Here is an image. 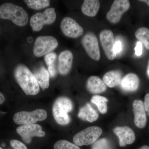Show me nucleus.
Listing matches in <instances>:
<instances>
[{
    "mask_svg": "<svg viewBox=\"0 0 149 149\" xmlns=\"http://www.w3.org/2000/svg\"><path fill=\"white\" fill-rule=\"evenodd\" d=\"M14 75L17 82L26 95H35L39 93L40 86L35 75L24 65L19 64L16 66Z\"/></svg>",
    "mask_w": 149,
    "mask_h": 149,
    "instance_id": "f257e3e1",
    "label": "nucleus"
},
{
    "mask_svg": "<svg viewBox=\"0 0 149 149\" xmlns=\"http://www.w3.org/2000/svg\"><path fill=\"white\" fill-rule=\"evenodd\" d=\"M0 18L10 20L20 27L27 25L29 19L25 10L10 3H5L0 6Z\"/></svg>",
    "mask_w": 149,
    "mask_h": 149,
    "instance_id": "f03ea898",
    "label": "nucleus"
},
{
    "mask_svg": "<svg viewBox=\"0 0 149 149\" xmlns=\"http://www.w3.org/2000/svg\"><path fill=\"white\" fill-rule=\"evenodd\" d=\"M73 109L72 101L66 97H60L53 106L52 112L56 122L61 125H66L70 122L68 113Z\"/></svg>",
    "mask_w": 149,
    "mask_h": 149,
    "instance_id": "7ed1b4c3",
    "label": "nucleus"
},
{
    "mask_svg": "<svg viewBox=\"0 0 149 149\" xmlns=\"http://www.w3.org/2000/svg\"><path fill=\"white\" fill-rule=\"evenodd\" d=\"M102 133L101 128L98 126H91L74 135L73 141L75 145L79 146H89L96 142Z\"/></svg>",
    "mask_w": 149,
    "mask_h": 149,
    "instance_id": "20e7f679",
    "label": "nucleus"
},
{
    "mask_svg": "<svg viewBox=\"0 0 149 149\" xmlns=\"http://www.w3.org/2000/svg\"><path fill=\"white\" fill-rule=\"evenodd\" d=\"M56 13L53 8L46 9L43 12L37 13L31 17L30 25L35 32L40 31L45 24H52L55 21Z\"/></svg>",
    "mask_w": 149,
    "mask_h": 149,
    "instance_id": "39448f33",
    "label": "nucleus"
},
{
    "mask_svg": "<svg viewBox=\"0 0 149 149\" xmlns=\"http://www.w3.org/2000/svg\"><path fill=\"white\" fill-rule=\"evenodd\" d=\"M58 42L54 37L51 36H42L37 37L33 47V53L40 57L50 53L58 46Z\"/></svg>",
    "mask_w": 149,
    "mask_h": 149,
    "instance_id": "423d86ee",
    "label": "nucleus"
},
{
    "mask_svg": "<svg viewBox=\"0 0 149 149\" xmlns=\"http://www.w3.org/2000/svg\"><path fill=\"white\" fill-rule=\"evenodd\" d=\"M47 116V111L42 109H37L32 111H20L13 116V120L19 125L34 124L38 121H42Z\"/></svg>",
    "mask_w": 149,
    "mask_h": 149,
    "instance_id": "0eeeda50",
    "label": "nucleus"
},
{
    "mask_svg": "<svg viewBox=\"0 0 149 149\" xmlns=\"http://www.w3.org/2000/svg\"><path fill=\"white\" fill-rule=\"evenodd\" d=\"M130 3L128 0H115L106 15L108 21L112 24L118 23L123 14L128 10Z\"/></svg>",
    "mask_w": 149,
    "mask_h": 149,
    "instance_id": "6e6552de",
    "label": "nucleus"
},
{
    "mask_svg": "<svg viewBox=\"0 0 149 149\" xmlns=\"http://www.w3.org/2000/svg\"><path fill=\"white\" fill-rule=\"evenodd\" d=\"M81 43L86 52L91 58L96 61L100 60V52L97 38L95 34L93 32H88L83 36Z\"/></svg>",
    "mask_w": 149,
    "mask_h": 149,
    "instance_id": "1a4fd4ad",
    "label": "nucleus"
},
{
    "mask_svg": "<svg viewBox=\"0 0 149 149\" xmlns=\"http://www.w3.org/2000/svg\"><path fill=\"white\" fill-rule=\"evenodd\" d=\"M16 132L27 144L31 143L33 137H43L45 136V133L42 130L41 125L35 123L19 126L17 128Z\"/></svg>",
    "mask_w": 149,
    "mask_h": 149,
    "instance_id": "9d476101",
    "label": "nucleus"
},
{
    "mask_svg": "<svg viewBox=\"0 0 149 149\" xmlns=\"http://www.w3.org/2000/svg\"><path fill=\"white\" fill-rule=\"evenodd\" d=\"M100 40L107 58L110 60H113L116 58V54L113 52L115 40L113 33L109 29H104L100 33Z\"/></svg>",
    "mask_w": 149,
    "mask_h": 149,
    "instance_id": "9b49d317",
    "label": "nucleus"
},
{
    "mask_svg": "<svg viewBox=\"0 0 149 149\" xmlns=\"http://www.w3.org/2000/svg\"><path fill=\"white\" fill-rule=\"evenodd\" d=\"M61 29L63 33L66 37L72 38H77L83 35V27L70 17H64L61 23Z\"/></svg>",
    "mask_w": 149,
    "mask_h": 149,
    "instance_id": "f8f14e48",
    "label": "nucleus"
},
{
    "mask_svg": "<svg viewBox=\"0 0 149 149\" xmlns=\"http://www.w3.org/2000/svg\"><path fill=\"white\" fill-rule=\"evenodd\" d=\"M134 114V123L138 128H144L147 123V116L144 103L141 100H136L133 103Z\"/></svg>",
    "mask_w": 149,
    "mask_h": 149,
    "instance_id": "ddd939ff",
    "label": "nucleus"
},
{
    "mask_svg": "<svg viewBox=\"0 0 149 149\" xmlns=\"http://www.w3.org/2000/svg\"><path fill=\"white\" fill-rule=\"evenodd\" d=\"M113 132L118 137L121 147L133 143L136 139L134 131L127 126L116 127L113 129Z\"/></svg>",
    "mask_w": 149,
    "mask_h": 149,
    "instance_id": "4468645a",
    "label": "nucleus"
},
{
    "mask_svg": "<svg viewBox=\"0 0 149 149\" xmlns=\"http://www.w3.org/2000/svg\"><path fill=\"white\" fill-rule=\"evenodd\" d=\"M73 56L71 51L62 52L58 57V72L61 75H66L72 68Z\"/></svg>",
    "mask_w": 149,
    "mask_h": 149,
    "instance_id": "2eb2a0df",
    "label": "nucleus"
},
{
    "mask_svg": "<svg viewBox=\"0 0 149 149\" xmlns=\"http://www.w3.org/2000/svg\"><path fill=\"white\" fill-rule=\"evenodd\" d=\"M140 81L138 76L134 73L126 74L120 82L121 88L127 92H134L139 88Z\"/></svg>",
    "mask_w": 149,
    "mask_h": 149,
    "instance_id": "dca6fc26",
    "label": "nucleus"
},
{
    "mask_svg": "<svg viewBox=\"0 0 149 149\" xmlns=\"http://www.w3.org/2000/svg\"><path fill=\"white\" fill-rule=\"evenodd\" d=\"M86 87L89 92L93 94H100L103 93L107 90L106 85L98 77L91 76L88 78Z\"/></svg>",
    "mask_w": 149,
    "mask_h": 149,
    "instance_id": "f3484780",
    "label": "nucleus"
},
{
    "mask_svg": "<svg viewBox=\"0 0 149 149\" xmlns=\"http://www.w3.org/2000/svg\"><path fill=\"white\" fill-rule=\"evenodd\" d=\"M78 116L82 120L92 123L97 120L99 114L91 104L88 103L80 109Z\"/></svg>",
    "mask_w": 149,
    "mask_h": 149,
    "instance_id": "a211bd4d",
    "label": "nucleus"
},
{
    "mask_svg": "<svg viewBox=\"0 0 149 149\" xmlns=\"http://www.w3.org/2000/svg\"><path fill=\"white\" fill-rule=\"evenodd\" d=\"M121 76L122 74L119 70H111L104 74L103 81L109 88H114L120 83L122 80Z\"/></svg>",
    "mask_w": 149,
    "mask_h": 149,
    "instance_id": "6ab92c4d",
    "label": "nucleus"
},
{
    "mask_svg": "<svg viewBox=\"0 0 149 149\" xmlns=\"http://www.w3.org/2000/svg\"><path fill=\"white\" fill-rule=\"evenodd\" d=\"M100 8V3L98 0H85L81 7V10L85 15L93 17L98 13Z\"/></svg>",
    "mask_w": 149,
    "mask_h": 149,
    "instance_id": "aec40b11",
    "label": "nucleus"
},
{
    "mask_svg": "<svg viewBox=\"0 0 149 149\" xmlns=\"http://www.w3.org/2000/svg\"><path fill=\"white\" fill-rule=\"evenodd\" d=\"M35 78L39 86L43 91L47 89L49 85V74L44 67L40 68L34 73Z\"/></svg>",
    "mask_w": 149,
    "mask_h": 149,
    "instance_id": "412c9836",
    "label": "nucleus"
},
{
    "mask_svg": "<svg viewBox=\"0 0 149 149\" xmlns=\"http://www.w3.org/2000/svg\"><path fill=\"white\" fill-rule=\"evenodd\" d=\"M56 57V54L54 52L48 54L45 57V61L48 67V72L52 77H54L56 74L55 66Z\"/></svg>",
    "mask_w": 149,
    "mask_h": 149,
    "instance_id": "4be33fe9",
    "label": "nucleus"
},
{
    "mask_svg": "<svg viewBox=\"0 0 149 149\" xmlns=\"http://www.w3.org/2000/svg\"><path fill=\"white\" fill-rule=\"evenodd\" d=\"M136 38L143 44L145 47L149 50V29L147 27H141L135 32Z\"/></svg>",
    "mask_w": 149,
    "mask_h": 149,
    "instance_id": "5701e85b",
    "label": "nucleus"
},
{
    "mask_svg": "<svg viewBox=\"0 0 149 149\" xmlns=\"http://www.w3.org/2000/svg\"><path fill=\"white\" fill-rule=\"evenodd\" d=\"M108 101L107 98L98 95L93 96L91 100V102L95 104L100 111L103 114L106 113L107 111V103Z\"/></svg>",
    "mask_w": 149,
    "mask_h": 149,
    "instance_id": "b1692460",
    "label": "nucleus"
},
{
    "mask_svg": "<svg viewBox=\"0 0 149 149\" xmlns=\"http://www.w3.org/2000/svg\"><path fill=\"white\" fill-rule=\"evenodd\" d=\"M24 3L29 8L38 10L46 8L50 6L49 0H25Z\"/></svg>",
    "mask_w": 149,
    "mask_h": 149,
    "instance_id": "393cba45",
    "label": "nucleus"
},
{
    "mask_svg": "<svg viewBox=\"0 0 149 149\" xmlns=\"http://www.w3.org/2000/svg\"><path fill=\"white\" fill-rule=\"evenodd\" d=\"M54 149H80L78 146L65 140H61L56 142Z\"/></svg>",
    "mask_w": 149,
    "mask_h": 149,
    "instance_id": "a878e982",
    "label": "nucleus"
},
{
    "mask_svg": "<svg viewBox=\"0 0 149 149\" xmlns=\"http://www.w3.org/2000/svg\"><path fill=\"white\" fill-rule=\"evenodd\" d=\"M92 149H112V148L107 139H102L93 143Z\"/></svg>",
    "mask_w": 149,
    "mask_h": 149,
    "instance_id": "bb28decb",
    "label": "nucleus"
},
{
    "mask_svg": "<svg viewBox=\"0 0 149 149\" xmlns=\"http://www.w3.org/2000/svg\"><path fill=\"white\" fill-rule=\"evenodd\" d=\"M10 143L13 149H27V146L18 140H11Z\"/></svg>",
    "mask_w": 149,
    "mask_h": 149,
    "instance_id": "cd10ccee",
    "label": "nucleus"
},
{
    "mask_svg": "<svg viewBox=\"0 0 149 149\" xmlns=\"http://www.w3.org/2000/svg\"><path fill=\"white\" fill-rule=\"evenodd\" d=\"M122 49V43L120 41H116L113 47V51L114 54L117 55L121 52Z\"/></svg>",
    "mask_w": 149,
    "mask_h": 149,
    "instance_id": "c85d7f7f",
    "label": "nucleus"
},
{
    "mask_svg": "<svg viewBox=\"0 0 149 149\" xmlns=\"http://www.w3.org/2000/svg\"><path fill=\"white\" fill-rule=\"evenodd\" d=\"M135 54L136 55L140 56L143 54V44L140 41L136 43V47L135 48Z\"/></svg>",
    "mask_w": 149,
    "mask_h": 149,
    "instance_id": "c756f323",
    "label": "nucleus"
},
{
    "mask_svg": "<svg viewBox=\"0 0 149 149\" xmlns=\"http://www.w3.org/2000/svg\"><path fill=\"white\" fill-rule=\"evenodd\" d=\"M144 105L146 112L149 116V93L145 96Z\"/></svg>",
    "mask_w": 149,
    "mask_h": 149,
    "instance_id": "7c9ffc66",
    "label": "nucleus"
},
{
    "mask_svg": "<svg viewBox=\"0 0 149 149\" xmlns=\"http://www.w3.org/2000/svg\"><path fill=\"white\" fill-rule=\"evenodd\" d=\"M5 100V97L0 92V105L2 104Z\"/></svg>",
    "mask_w": 149,
    "mask_h": 149,
    "instance_id": "2f4dec72",
    "label": "nucleus"
},
{
    "mask_svg": "<svg viewBox=\"0 0 149 149\" xmlns=\"http://www.w3.org/2000/svg\"><path fill=\"white\" fill-rule=\"evenodd\" d=\"M138 149H149V147L148 146H144Z\"/></svg>",
    "mask_w": 149,
    "mask_h": 149,
    "instance_id": "473e14b6",
    "label": "nucleus"
},
{
    "mask_svg": "<svg viewBox=\"0 0 149 149\" xmlns=\"http://www.w3.org/2000/svg\"><path fill=\"white\" fill-rule=\"evenodd\" d=\"M27 42H32V37H29L27 38Z\"/></svg>",
    "mask_w": 149,
    "mask_h": 149,
    "instance_id": "72a5a7b5",
    "label": "nucleus"
},
{
    "mask_svg": "<svg viewBox=\"0 0 149 149\" xmlns=\"http://www.w3.org/2000/svg\"><path fill=\"white\" fill-rule=\"evenodd\" d=\"M141 1L143 2H144L146 3L147 5L149 6V0H146V1H145V0H143V1Z\"/></svg>",
    "mask_w": 149,
    "mask_h": 149,
    "instance_id": "f704fd0d",
    "label": "nucleus"
},
{
    "mask_svg": "<svg viewBox=\"0 0 149 149\" xmlns=\"http://www.w3.org/2000/svg\"><path fill=\"white\" fill-rule=\"evenodd\" d=\"M147 74H148V76L149 77V61L148 65V68H147Z\"/></svg>",
    "mask_w": 149,
    "mask_h": 149,
    "instance_id": "c9c22d12",
    "label": "nucleus"
},
{
    "mask_svg": "<svg viewBox=\"0 0 149 149\" xmlns=\"http://www.w3.org/2000/svg\"><path fill=\"white\" fill-rule=\"evenodd\" d=\"M0 149H3L2 148H1V147H0Z\"/></svg>",
    "mask_w": 149,
    "mask_h": 149,
    "instance_id": "e433bc0d",
    "label": "nucleus"
},
{
    "mask_svg": "<svg viewBox=\"0 0 149 149\" xmlns=\"http://www.w3.org/2000/svg\"></svg>",
    "mask_w": 149,
    "mask_h": 149,
    "instance_id": "4c0bfd02",
    "label": "nucleus"
}]
</instances>
